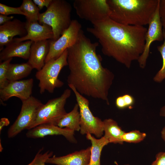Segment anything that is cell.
I'll return each mask as SVG.
<instances>
[{
    "label": "cell",
    "instance_id": "4316f807",
    "mask_svg": "<svg viewBox=\"0 0 165 165\" xmlns=\"http://www.w3.org/2000/svg\"><path fill=\"white\" fill-rule=\"evenodd\" d=\"M13 58L1 62L0 63V89L5 87L9 83L7 79L9 67Z\"/></svg>",
    "mask_w": 165,
    "mask_h": 165
},
{
    "label": "cell",
    "instance_id": "f1b7e54d",
    "mask_svg": "<svg viewBox=\"0 0 165 165\" xmlns=\"http://www.w3.org/2000/svg\"><path fill=\"white\" fill-rule=\"evenodd\" d=\"M0 14L8 16L12 14L22 15L24 16L20 7H14L0 3Z\"/></svg>",
    "mask_w": 165,
    "mask_h": 165
},
{
    "label": "cell",
    "instance_id": "f546056e",
    "mask_svg": "<svg viewBox=\"0 0 165 165\" xmlns=\"http://www.w3.org/2000/svg\"><path fill=\"white\" fill-rule=\"evenodd\" d=\"M151 165H165V152L158 153L156 155L155 160Z\"/></svg>",
    "mask_w": 165,
    "mask_h": 165
},
{
    "label": "cell",
    "instance_id": "d6a6232c",
    "mask_svg": "<svg viewBox=\"0 0 165 165\" xmlns=\"http://www.w3.org/2000/svg\"><path fill=\"white\" fill-rule=\"evenodd\" d=\"M14 17L13 16H8L0 14V25H3L8 21L13 20Z\"/></svg>",
    "mask_w": 165,
    "mask_h": 165
},
{
    "label": "cell",
    "instance_id": "74e56055",
    "mask_svg": "<svg viewBox=\"0 0 165 165\" xmlns=\"http://www.w3.org/2000/svg\"><path fill=\"white\" fill-rule=\"evenodd\" d=\"M129 165L128 164H125V165Z\"/></svg>",
    "mask_w": 165,
    "mask_h": 165
},
{
    "label": "cell",
    "instance_id": "52a82bcc",
    "mask_svg": "<svg viewBox=\"0 0 165 165\" xmlns=\"http://www.w3.org/2000/svg\"><path fill=\"white\" fill-rule=\"evenodd\" d=\"M68 86L74 93L79 106L80 133L82 135L90 133L94 134L97 138L101 137L104 132L103 121L93 115L89 107L88 100L79 93L73 86Z\"/></svg>",
    "mask_w": 165,
    "mask_h": 165
},
{
    "label": "cell",
    "instance_id": "ac0fdd59",
    "mask_svg": "<svg viewBox=\"0 0 165 165\" xmlns=\"http://www.w3.org/2000/svg\"><path fill=\"white\" fill-rule=\"evenodd\" d=\"M50 40H46L32 42L28 62L33 69L38 71L44 66L50 50Z\"/></svg>",
    "mask_w": 165,
    "mask_h": 165
},
{
    "label": "cell",
    "instance_id": "8d00e7d4",
    "mask_svg": "<svg viewBox=\"0 0 165 165\" xmlns=\"http://www.w3.org/2000/svg\"><path fill=\"white\" fill-rule=\"evenodd\" d=\"M164 36H165V19H161Z\"/></svg>",
    "mask_w": 165,
    "mask_h": 165
},
{
    "label": "cell",
    "instance_id": "4fadbf2b",
    "mask_svg": "<svg viewBox=\"0 0 165 165\" xmlns=\"http://www.w3.org/2000/svg\"><path fill=\"white\" fill-rule=\"evenodd\" d=\"M74 131L67 128H61L52 123H44L28 130L27 137L31 138H43L47 136L62 135L70 142L76 141L74 136Z\"/></svg>",
    "mask_w": 165,
    "mask_h": 165
},
{
    "label": "cell",
    "instance_id": "7402d4cb",
    "mask_svg": "<svg viewBox=\"0 0 165 165\" xmlns=\"http://www.w3.org/2000/svg\"><path fill=\"white\" fill-rule=\"evenodd\" d=\"M33 69L28 62L21 64L10 63L8 71V79L9 82L19 80L28 76Z\"/></svg>",
    "mask_w": 165,
    "mask_h": 165
},
{
    "label": "cell",
    "instance_id": "30bf717a",
    "mask_svg": "<svg viewBox=\"0 0 165 165\" xmlns=\"http://www.w3.org/2000/svg\"><path fill=\"white\" fill-rule=\"evenodd\" d=\"M80 23L76 20H72L68 28L57 40H50L49 52L45 61V63L59 58L68 48L77 42L81 29Z\"/></svg>",
    "mask_w": 165,
    "mask_h": 165
},
{
    "label": "cell",
    "instance_id": "44dd1931",
    "mask_svg": "<svg viewBox=\"0 0 165 165\" xmlns=\"http://www.w3.org/2000/svg\"><path fill=\"white\" fill-rule=\"evenodd\" d=\"M87 139L91 141V155L89 165H101L100 156L103 148L109 143L108 141L104 137L97 139L90 133L86 136Z\"/></svg>",
    "mask_w": 165,
    "mask_h": 165
},
{
    "label": "cell",
    "instance_id": "8992f818",
    "mask_svg": "<svg viewBox=\"0 0 165 165\" xmlns=\"http://www.w3.org/2000/svg\"><path fill=\"white\" fill-rule=\"evenodd\" d=\"M71 93V90L67 89L60 97L50 99L46 104H43L38 110L35 119L29 130L44 123L55 125L67 113L64 106Z\"/></svg>",
    "mask_w": 165,
    "mask_h": 165
},
{
    "label": "cell",
    "instance_id": "e0dca14e",
    "mask_svg": "<svg viewBox=\"0 0 165 165\" xmlns=\"http://www.w3.org/2000/svg\"><path fill=\"white\" fill-rule=\"evenodd\" d=\"M32 42L31 40L17 42L13 40L1 51L0 62L14 57H19L25 60L28 59L30 47Z\"/></svg>",
    "mask_w": 165,
    "mask_h": 165
},
{
    "label": "cell",
    "instance_id": "ba28073f",
    "mask_svg": "<svg viewBox=\"0 0 165 165\" xmlns=\"http://www.w3.org/2000/svg\"><path fill=\"white\" fill-rule=\"evenodd\" d=\"M73 6L79 18L92 24L109 17L107 0H75Z\"/></svg>",
    "mask_w": 165,
    "mask_h": 165
},
{
    "label": "cell",
    "instance_id": "5bb4252c",
    "mask_svg": "<svg viewBox=\"0 0 165 165\" xmlns=\"http://www.w3.org/2000/svg\"><path fill=\"white\" fill-rule=\"evenodd\" d=\"M27 34L25 36L14 38L13 40L21 42L31 40L33 42L53 40V33L51 27L46 24H41L38 21L25 22Z\"/></svg>",
    "mask_w": 165,
    "mask_h": 165
},
{
    "label": "cell",
    "instance_id": "603a6c76",
    "mask_svg": "<svg viewBox=\"0 0 165 165\" xmlns=\"http://www.w3.org/2000/svg\"><path fill=\"white\" fill-rule=\"evenodd\" d=\"M26 17V21H38L40 13L38 6L31 0H23L20 6Z\"/></svg>",
    "mask_w": 165,
    "mask_h": 165
},
{
    "label": "cell",
    "instance_id": "d6986e66",
    "mask_svg": "<svg viewBox=\"0 0 165 165\" xmlns=\"http://www.w3.org/2000/svg\"><path fill=\"white\" fill-rule=\"evenodd\" d=\"M104 136L109 143L123 144L122 137L125 132L119 127L117 123L112 119H108L103 121Z\"/></svg>",
    "mask_w": 165,
    "mask_h": 165
},
{
    "label": "cell",
    "instance_id": "1f68e13d",
    "mask_svg": "<svg viewBox=\"0 0 165 165\" xmlns=\"http://www.w3.org/2000/svg\"><path fill=\"white\" fill-rule=\"evenodd\" d=\"M159 13L161 19H165V0H160Z\"/></svg>",
    "mask_w": 165,
    "mask_h": 165
},
{
    "label": "cell",
    "instance_id": "5b68a950",
    "mask_svg": "<svg viewBox=\"0 0 165 165\" xmlns=\"http://www.w3.org/2000/svg\"><path fill=\"white\" fill-rule=\"evenodd\" d=\"M67 54L66 49L59 58L45 63L42 69L36 72L35 76L39 81L40 94H42L45 91L53 93L56 88L64 85L63 82L58 77L61 69L68 65Z\"/></svg>",
    "mask_w": 165,
    "mask_h": 165
},
{
    "label": "cell",
    "instance_id": "9a60e30c",
    "mask_svg": "<svg viewBox=\"0 0 165 165\" xmlns=\"http://www.w3.org/2000/svg\"><path fill=\"white\" fill-rule=\"evenodd\" d=\"M27 34L25 22L17 19H13L0 25V51L4 46L13 41L14 36L19 35L21 37Z\"/></svg>",
    "mask_w": 165,
    "mask_h": 165
},
{
    "label": "cell",
    "instance_id": "8fae6325",
    "mask_svg": "<svg viewBox=\"0 0 165 165\" xmlns=\"http://www.w3.org/2000/svg\"><path fill=\"white\" fill-rule=\"evenodd\" d=\"M160 1L157 9L148 24L145 36L143 51L138 60L139 67L143 69L146 66L149 55L150 46L155 41H162L164 35L161 18L159 13Z\"/></svg>",
    "mask_w": 165,
    "mask_h": 165
},
{
    "label": "cell",
    "instance_id": "7a4b0ae2",
    "mask_svg": "<svg viewBox=\"0 0 165 165\" xmlns=\"http://www.w3.org/2000/svg\"><path fill=\"white\" fill-rule=\"evenodd\" d=\"M92 24L87 31L98 39L104 55L128 68L138 60L144 50L146 28L120 24L109 17Z\"/></svg>",
    "mask_w": 165,
    "mask_h": 165
},
{
    "label": "cell",
    "instance_id": "83f0119b",
    "mask_svg": "<svg viewBox=\"0 0 165 165\" xmlns=\"http://www.w3.org/2000/svg\"><path fill=\"white\" fill-rule=\"evenodd\" d=\"M43 149V148L40 149L32 161L27 165H45L46 160L52 156L53 152L47 151L43 153L42 151Z\"/></svg>",
    "mask_w": 165,
    "mask_h": 165
},
{
    "label": "cell",
    "instance_id": "836d02e7",
    "mask_svg": "<svg viewBox=\"0 0 165 165\" xmlns=\"http://www.w3.org/2000/svg\"><path fill=\"white\" fill-rule=\"evenodd\" d=\"M9 119L6 118H3L1 119L0 121V132L2 130L3 127L7 126L9 124Z\"/></svg>",
    "mask_w": 165,
    "mask_h": 165
},
{
    "label": "cell",
    "instance_id": "9c48e42d",
    "mask_svg": "<svg viewBox=\"0 0 165 165\" xmlns=\"http://www.w3.org/2000/svg\"><path fill=\"white\" fill-rule=\"evenodd\" d=\"M22 101L20 113L8 131V137L9 138L15 137L25 129L28 130L34 122L38 110L43 104L32 96Z\"/></svg>",
    "mask_w": 165,
    "mask_h": 165
},
{
    "label": "cell",
    "instance_id": "484cf974",
    "mask_svg": "<svg viewBox=\"0 0 165 165\" xmlns=\"http://www.w3.org/2000/svg\"><path fill=\"white\" fill-rule=\"evenodd\" d=\"M135 102V99L133 96L126 94L118 97L116 100L115 104L118 108L123 109L131 108Z\"/></svg>",
    "mask_w": 165,
    "mask_h": 165
},
{
    "label": "cell",
    "instance_id": "2e32d148",
    "mask_svg": "<svg viewBox=\"0 0 165 165\" xmlns=\"http://www.w3.org/2000/svg\"><path fill=\"white\" fill-rule=\"evenodd\" d=\"M91 155V147L66 156L49 158L46 163L57 165H89Z\"/></svg>",
    "mask_w": 165,
    "mask_h": 165
},
{
    "label": "cell",
    "instance_id": "3957f363",
    "mask_svg": "<svg viewBox=\"0 0 165 165\" xmlns=\"http://www.w3.org/2000/svg\"><path fill=\"white\" fill-rule=\"evenodd\" d=\"M109 17L118 23L143 26L148 24L159 0H107Z\"/></svg>",
    "mask_w": 165,
    "mask_h": 165
},
{
    "label": "cell",
    "instance_id": "e575fe53",
    "mask_svg": "<svg viewBox=\"0 0 165 165\" xmlns=\"http://www.w3.org/2000/svg\"><path fill=\"white\" fill-rule=\"evenodd\" d=\"M160 115L161 116L165 117V105L161 108L160 111Z\"/></svg>",
    "mask_w": 165,
    "mask_h": 165
},
{
    "label": "cell",
    "instance_id": "d590c367",
    "mask_svg": "<svg viewBox=\"0 0 165 165\" xmlns=\"http://www.w3.org/2000/svg\"><path fill=\"white\" fill-rule=\"evenodd\" d=\"M161 137L165 142V126L162 129L161 132Z\"/></svg>",
    "mask_w": 165,
    "mask_h": 165
},
{
    "label": "cell",
    "instance_id": "277c9868",
    "mask_svg": "<svg viewBox=\"0 0 165 165\" xmlns=\"http://www.w3.org/2000/svg\"><path fill=\"white\" fill-rule=\"evenodd\" d=\"M71 4L64 0H52L44 12L40 13L39 23L51 27L53 33L52 40H57L68 28L71 23Z\"/></svg>",
    "mask_w": 165,
    "mask_h": 165
},
{
    "label": "cell",
    "instance_id": "6da1fadb",
    "mask_svg": "<svg viewBox=\"0 0 165 165\" xmlns=\"http://www.w3.org/2000/svg\"><path fill=\"white\" fill-rule=\"evenodd\" d=\"M99 45L92 42L81 30L76 42L67 49L69 70L67 82L81 95L109 105V91L115 75L102 66L101 57L96 52Z\"/></svg>",
    "mask_w": 165,
    "mask_h": 165
},
{
    "label": "cell",
    "instance_id": "4dcf8cb0",
    "mask_svg": "<svg viewBox=\"0 0 165 165\" xmlns=\"http://www.w3.org/2000/svg\"><path fill=\"white\" fill-rule=\"evenodd\" d=\"M52 0H33L34 3L38 6L40 10L42 9L45 6L47 8Z\"/></svg>",
    "mask_w": 165,
    "mask_h": 165
},
{
    "label": "cell",
    "instance_id": "7c38bea8",
    "mask_svg": "<svg viewBox=\"0 0 165 165\" xmlns=\"http://www.w3.org/2000/svg\"><path fill=\"white\" fill-rule=\"evenodd\" d=\"M33 83L32 78L9 82L5 87L0 89V99L5 101L15 97L22 101L26 100L31 96Z\"/></svg>",
    "mask_w": 165,
    "mask_h": 165
},
{
    "label": "cell",
    "instance_id": "ffe728a7",
    "mask_svg": "<svg viewBox=\"0 0 165 165\" xmlns=\"http://www.w3.org/2000/svg\"><path fill=\"white\" fill-rule=\"evenodd\" d=\"M79 106L76 104L73 109L67 113L55 125L61 128H67L74 131L80 130V116Z\"/></svg>",
    "mask_w": 165,
    "mask_h": 165
},
{
    "label": "cell",
    "instance_id": "cb8c5ba5",
    "mask_svg": "<svg viewBox=\"0 0 165 165\" xmlns=\"http://www.w3.org/2000/svg\"><path fill=\"white\" fill-rule=\"evenodd\" d=\"M146 137L145 133L135 130L125 132L122 137V140L123 142L138 143L143 141Z\"/></svg>",
    "mask_w": 165,
    "mask_h": 165
},
{
    "label": "cell",
    "instance_id": "d4e9b609",
    "mask_svg": "<svg viewBox=\"0 0 165 165\" xmlns=\"http://www.w3.org/2000/svg\"><path fill=\"white\" fill-rule=\"evenodd\" d=\"M163 43L157 46L158 51L160 53L162 59V65L153 78V81L158 83H160L165 79V36H164Z\"/></svg>",
    "mask_w": 165,
    "mask_h": 165
}]
</instances>
